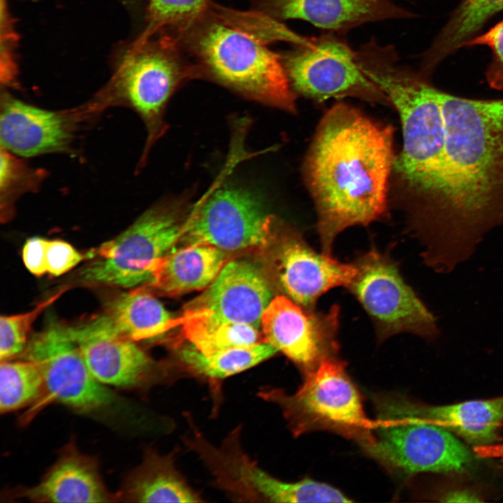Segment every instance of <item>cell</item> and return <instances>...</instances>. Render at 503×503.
Returning <instances> with one entry per match:
<instances>
[{
    "label": "cell",
    "mask_w": 503,
    "mask_h": 503,
    "mask_svg": "<svg viewBox=\"0 0 503 503\" xmlns=\"http://www.w3.org/2000/svg\"><path fill=\"white\" fill-rule=\"evenodd\" d=\"M445 123L441 161L406 209L424 264L448 274L503 227V99H474L439 89Z\"/></svg>",
    "instance_id": "6da1fadb"
},
{
    "label": "cell",
    "mask_w": 503,
    "mask_h": 503,
    "mask_svg": "<svg viewBox=\"0 0 503 503\" xmlns=\"http://www.w3.org/2000/svg\"><path fill=\"white\" fill-rule=\"evenodd\" d=\"M394 130L344 103L322 117L307 152L304 175L316 210L323 253L345 228L367 225L387 207L395 159Z\"/></svg>",
    "instance_id": "7a4b0ae2"
},
{
    "label": "cell",
    "mask_w": 503,
    "mask_h": 503,
    "mask_svg": "<svg viewBox=\"0 0 503 503\" xmlns=\"http://www.w3.org/2000/svg\"><path fill=\"white\" fill-rule=\"evenodd\" d=\"M168 32V31H167ZM202 78H208L254 101L296 112L292 89L280 53L232 20L211 1L188 25L168 31Z\"/></svg>",
    "instance_id": "3957f363"
},
{
    "label": "cell",
    "mask_w": 503,
    "mask_h": 503,
    "mask_svg": "<svg viewBox=\"0 0 503 503\" xmlns=\"http://www.w3.org/2000/svg\"><path fill=\"white\" fill-rule=\"evenodd\" d=\"M392 45L377 41L359 52L361 71L388 97L402 124V148L393 168L406 200L416 196L438 166L445 145V123L439 89L428 79L398 64Z\"/></svg>",
    "instance_id": "277c9868"
},
{
    "label": "cell",
    "mask_w": 503,
    "mask_h": 503,
    "mask_svg": "<svg viewBox=\"0 0 503 503\" xmlns=\"http://www.w3.org/2000/svg\"><path fill=\"white\" fill-rule=\"evenodd\" d=\"M113 74L97 96L99 102H122L144 121L148 136L144 156L164 133L166 105L184 82L201 78L196 66L169 33L159 32L142 43L118 45Z\"/></svg>",
    "instance_id": "5b68a950"
},
{
    "label": "cell",
    "mask_w": 503,
    "mask_h": 503,
    "mask_svg": "<svg viewBox=\"0 0 503 503\" xmlns=\"http://www.w3.org/2000/svg\"><path fill=\"white\" fill-rule=\"evenodd\" d=\"M374 441L363 449L386 467L408 475L460 474L471 468L472 451L451 432L416 414L409 399L379 395L374 397Z\"/></svg>",
    "instance_id": "8992f818"
},
{
    "label": "cell",
    "mask_w": 503,
    "mask_h": 503,
    "mask_svg": "<svg viewBox=\"0 0 503 503\" xmlns=\"http://www.w3.org/2000/svg\"><path fill=\"white\" fill-rule=\"evenodd\" d=\"M258 397L281 409L295 436L327 430L358 442L374 441L373 423L364 412L361 396L345 370V363L330 358L305 374L299 389L289 395L265 387Z\"/></svg>",
    "instance_id": "52a82bcc"
},
{
    "label": "cell",
    "mask_w": 503,
    "mask_h": 503,
    "mask_svg": "<svg viewBox=\"0 0 503 503\" xmlns=\"http://www.w3.org/2000/svg\"><path fill=\"white\" fill-rule=\"evenodd\" d=\"M189 431L184 443L195 453L212 476V483L230 497L253 502H347L349 498L337 488L309 479L296 482L279 480L261 468L245 452L240 426L218 446L197 429L190 415Z\"/></svg>",
    "instance_id": "ba28073f"
},
{
    "label": "cell",
    "mask_w": 503,
    "mask_h": 503,
    "mask_svg": "<svg viewBox=\"0 0 503 503\" xmlns=\"http://www.w3.org/2000/svg\"><path fill=\"white\" fill-rule=\"evenodd\" d=\"M184 202L166 201L150 208L115 238L94 252L81 270L84 282L133 288L149 282L152 268L180 240L186 218Z\"/></svg>",
    "instance_id": "9c48e42d"
},
{
    "label": "cell",
    "mask_w": 503,
    "mask_h": 503,
    "mask_svg": "<svg viewBox=\"0 0 503 503\" xmlns=\"http://www.w3.org/2000/svg\"><path fill=\"white\" fill-rule=\"evenodd\" d=\"M353 264L356 272L347 288L370 316L379 340L401 333L427 340L439 336L436 317L405 282L390 257L372 249Z\"/></svg>",
    "instance_id": "30bf717a"
},
{
    "label": "cell",
    "mask_w": 503,
    "mask_h": 503,
    "mask_svg": "<svg viewBox=\"0 0 503 503\" xmlns=\"http://www.w3.org/2000/svg\"><path fill=\"white\" fill-rule=\"evenodd\" d=\"M34 362L50 400L78 413L102 416L122 404L89 370L68 326L50 324L34 335L22 353Z\"/></svg>",
    "instance_id": "8fae6325"
},
{
    "label": "cell",
    "mask_w": 503,
    "mask_h": 503,
    "mask_svg": "<svg viewBox=\"0 0 503 503\" xmlns=\"http://www.w3.org/2000/svg\"><path fill=\"white\" fill-rule=\"evenodd\" d=\"M280 54L294 92L318 102L351 96L391 104L360 68L356 52L333 34L313 37L309 45H296Z\"/></svg>",
    "instance_id": "7c38bea8"
},
{
    "label": "cell",
    "mask_w": 503,
    "mask_h": 503,
    "mask_svg": "<svg viewBox=\"0 0 503 503\" xmlns=\"http://www.w3.org/2000/svg\"><path fill=\"white\" fill-rule=\"evenodd\" d=\"M276 221L249 191L223 187L191 210L180 240L186 246L208 245L227 253L266 249Z\"/></svg>",
    "instance_id": "4fadbf2b"
},
{
    "label": "cell",
    "mask_w": 503,
    "mask_h": 503,
    "mask_svg": "<svg viewBox=\"0 0 503 503\" xmlns=\"http://www.w3.org/2000/svg\"><path fill=\"white\" fill-rule=\"evenodd\" d=\"M268 272L271 284L283 295L307 310L329 289L347 286L356 275L353 263L314 251L301 234L277 219L268 247Z\"/></svg>",
    "instance_id": "5bb4252c"
},
{
    "label": "cell",
    "mask_w": 503,
    "mask_h": 503,
    "mask_svg": "<svg viewBox=\"0 0 503 503\" xmlns=\"http://www.w3.org/2000/svg\"><path fill=\"white\" fill-rule=\"evenodd\" d=\"M340 307L326 312L304 309L284 296L274 297L261 320L263 341L283 353L304 373L337 358Z\"/></svg>",
    "instance_id": "9a60e30c"
},
{
    "label": "cell",
    "mask_w": 503,
    "mask_h": 503,
    "mask_svg": "<svg viewBox=\"0 0 503 503\" xmlns=\"http://www.w3.org/2000/svg\"><path fill=\"white\" fill-rule=\"evenodd\" d=\"M68 326L89 370L103 384L136 390L162 375L157 364L136 342L122 335L105 312Z\"/></svg>",
    "instance_id": "2e32d148"
},
{
    "label": "cell",
    "mask_w": 503,
    "mask_h": 503,
    "mask_svg": "<svg viewBox=\"0 0 503 503\" xmlns=\"http://www.w3.org/2000/svg\"><path fill=\"white\" fill-rule=\"evenodd\" d=\"M205 291L188 302L182 314L200 313L258 329L261 316L273 298L267 272L246 258L227 261Z\"/></svg>",
    "instance_id": "e0dca14e"
},
{
    "label": "cell",
    "mask_w": 503,
    "mask_h": 503,
    "mask_svg": "<svg viewBox=\"0 0 503 503\" xmlns=\"http://www.w3.org/2000/svg\"><path fill=\"white\" fill-rule=\"evenodd\" d=\"M1 147L23 157L68 150L75 117L26 103L7 92L1 94Z\"/></svg>",
    "instance_id": "ac0fdd59"
},
{
    "label": "cell",
    "mask_w": 503,
    "mask_h": 503,
    "mask_svg": "<svg viewBox=\"0 0 503 503\" xmlns=\"http://www.w3.org/2000/svg\"><path fill=\"white\" fill-rule=\"evenodd\" d=\"M11 499L34 502H113L115 493L105 486L99 462L80 451L74 441L64 446L54 463L36 485L17 487Z\"/></svg>",
    "instance_id": "d6986e66"
},
{
    "label": "cell",
    "mask_w": 503,
    "mask_h": 503,
    "mask_svg": "<svg viewBox=\"0 0 503 503\" xmlns=\"http://www.w3.org/2000/svg\"><path fill=\"white\" fill-rule=\"evenodd\" d=\"M249 1L255 10L278 21L302 20L337 32H346L367 22L413 16L393 0Z\"/></svg>",
    "instance_id": "ffe728a7"
},
{
    "label": "cell",
    "mask_w": 503,
    "mask_h": 503,
    "mask_svg": "<svg viewBox=\"0 0 503 503\" xmlns=\"http://www.w3.org/2000/svg\"><path fill=\"white\" fill-rule=\"evenodd\" d=\"M227 256L208 245H189L168 253L154 263L150 286L168 296L203 290L216 279Z\"/></svg>",
    "instance_id": "44dd1931"
},
{
    "label": "cell",
    "mask_w": 503,
    "mask_h": 503,
    "mask_svg": "<svg viewBox=\"0 0 503 503\" xmlns=\"http://www.w3.org/2000/svg\"><path fill=\"white\" fill-rule=\"evenodd\" d=\"M175 453L161 455L147 449L115 493L116 502H201L202 498L177 469Z\"/></svg>",
    "instance_id": "7402d4cb"
},
{
    "label": "cell",
    "mask_w": 503,
    "mask_h": 503,
    "mask_svg": "<svg viewBox=\"0 0 503 503\" xmlns=\"http://www.w3.org/2000/svg\"><path fill=\"white\" fill-rule=\"evenodd\" d=\"M414 412L424 421L456 434L475 446L497 443L503 424V396L452 404L432 406L409 400Z\"/></svg>",
    "instance_id": "603a6c76"
},
{
    "label": "cell",
    "mask_w": 503,
    "mask_h": 503,
    "mask_svg": "<svg viewBox=\"0 0 503 503\" xmlns=\"http://www.w3.org/2000/svg\"><path fill=\"white\" fill-rule=\"evenodd\" d=\"M115 329L134 341L156 337L180 325L163 305L145 288L119 296L105 310Z\"/></svg>",
    "instance_id": "cb8c5ba5"
},
{
    "label": "cell",
    "mask_w": 503,
    "mask_h": 503,
    "mask_svg": "<svg viewBox=\"0 0 503 503\" xmlns=\"http://www.w3.org/2000/svg\"><path fill=\"white\" fill-rule=\"evenodd\" d=\"M502 10L503 0H462L425 52L422 69L432 73L441 61L463 47L489 19Z\"/></svg>",
    "instance_id": "d4e9b609"
},
{
    "label": "cell",
    "mask_w": 503,
    "mask_h": 503,
    "mask_svg": "<svg viewBox=\"0 0 503 503\" xmlns=\"http://www.w3.org/2000/svg\"><path fill=\"white\" fill-rule=\"evenodd\" d=\"M277 352L272 346L262 342L205 355L189 344L178 351V357L188 373L211 380H221L248 370L272 357Z\"/></svg>",
    "instance_id": "484cf974"
},
{
    "label": "cell",
    "mask_w": 503,
    "mask_h": 503,
    "mask_svg": "<svg viewBox=\"0 0 503 503\" xmlns=\"http://www.w3.org/2000/svg\"><path fill=\"white\" fill-rule=\"evenodd\" d=\"M179 318L184 338L205 355L264 342L259 329L249 324L200 313L182 314Z\"/></svg>",
    "instance_id": "4316f807"
},
{
    "label": "cell",
    "mask_w": 503,
    "mask_h": 503,
    "mask_svg": "<svg viewBox=\"0 0 503 503\" xmlns=\"http://www.w3.org/2000/svg\"><path fill=\"white\" fill-rule=\"evenodd\" d=\"M45 391L43 374L33 361H1L0 412L6 414L34 402Z\"/></svg>",
    "instance_id": "83f0119b"
},
{
    "label": "cell",
    "mask_w": 503,
    "mask_h": 503,
    "mask_svg": "<svg viewBox=\"0 0 503 503\" xmlns=\"http://www.w3.org/2000/svg\"><path fill=\"white\" fill-rule=\"evenodd\" d=\"M211 0H147L145 24L132 41L142 43L163 31L181 29L205 13Z\"/></svg>",
    "instance_id": "f1b7e54d"
},
{
    "label": "cell",
    "mask_w": 503,
    "mask_h": 503,
    "mask_svg": "<svg viewBox=\"0 0 503 503\" xmlns=\"http://www.w3.org/2000/svg\"><path fill=\"white\" fill-rule=\"evenodd\" d=\"M68 289H60L32 310L0 318V360L14 359L22 355L29 342V333L34 321L45 309L54 302Z\"/></svg>",
    "instance_id": "f546056e"
},
{
    "label": "cell",
    "mask_w": 503,
    "mask_h": 503,
    "mask_svg": "<svg viewBox=\"0 0 503 503\" xmlns=\"http://www.w3.org/2000/svg\"><path fill=\"white\" fill-rule=\"evenodd\" d=\"M487 45L493 52L486 71V80L494 89L503 91V20L486 33L467 41L464 46Z\"/></svg>",
    "instance_id": "4dcf8cb0"
},
{
    "label": "cell",
    "mask_w": 503,
    "mask_h": 503,
    "mask_svg": "<svg viewBox=\"0 0 503 503\" xmlns=\"http://www.w3.org/2000/svg\"><path fill=\"white\" fill-rule=\"evenodd\" d=\"M85 256L71 244L60 240H48L47 272L57 277L65 274L81 262Z\"/></svg>",
    "instance_id": "1f68e13d"
},
{
    "label": "cell",
    "mask_w": 503,
    "mask_h": 503,
    "mask_svg": "<svg viewBox=\"0 0 503 503\" xmlns=\"http://www.w3.org/2000/svg\"><path fill=\"white\" fill-rule=\"evenodd\" d=\"M35 173L17 161L12 153L1 147L0 187L1 198L8 201L14 191H20V187L26 181L33 180Z\"/></svg>",
    "instance_id": "d6a6232c"
},
{
    "label": "cell",
    "mask_w": 503,
    "mask_h": 503,
    "mask_svg": "<svg viewBox=\"0 0 503 503\" xmlns=\"http://www.w3.org/2000/svg\"><path fill=\"white\" fill-rule=\"evenodd\" d=\"M48 240L41 237H32L24 243L22 249V260L27 269L36 276L47 273L46 249Z\"/></svg>",
    "instance_id": "836d02e7"
},
{
    "label": "cell",
    "mask_w": 503,
    "mask_h": 503,
    "mask_svg": "<svg viewBox=\"0 0 503 503\" xmlns=\"http://www.w3.org/2000/svg\"><path fill=\"white\" fill-rule=\"evenodd\" d=\"M440 497L442 502H474L481 500L472 491L467 489H453L444 493Z\"/></svg>",
    "instance_id": "e575fe53"
},
{
    "label": "cell",
    "mask_w": 503,
    "mask_h": 503,
    "mask_svg": "<svg viewBox=\"0 0 503 503\" xmlns=\"http://www.w3.org/2000/svg\"><path fill=\"white\" fill-rule=\"evenodd\" d=\"M473 451L476 457L497 459L503 462V443L475 446Z\"/></svg>",
    "instance_id": "d590c367"
},
{
    "label": "cell",
    "mask_w": 503,
    "mask_h": 503,
    "mask_svg": "<svg viewBox=\"0 0 503 503\" xmlns=\"http://www.w3.org/2000/svg\"><path fill=\"white\" fill-rule=\"evenodd\" d=\"M119 1L128 10L130 15L134 18L138 20V17L141 16L145 5V0H117ZM147 1V0H146Z\"/></svg>",
    "instance_id": "8d00e7d4"
}]
</instances>
